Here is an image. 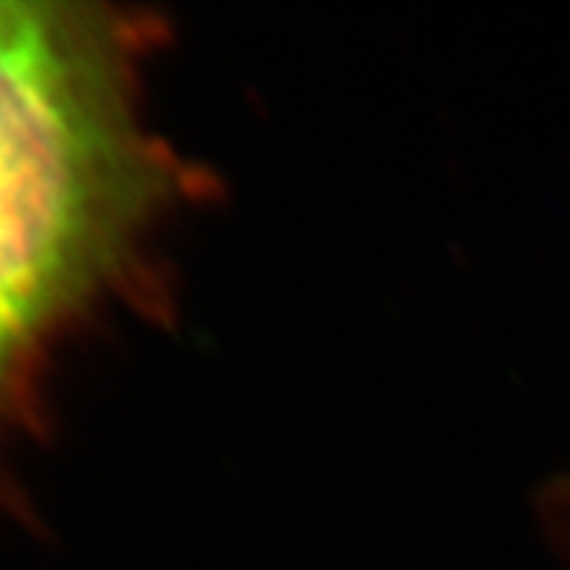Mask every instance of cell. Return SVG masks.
Returning <instances> with one entry per match:
<instances>
[{"label": "cell", "instance_id": "cell-1", "mask_svg": "<svg viewBox=\"0 0 570 570\" xmlns=\"http://www.w3.org/2000/svg\"><path fill=\"white\" fill-rule=\"evenodd\" d=\"M151 23L0 0V387L189 189L140 117Z\"/></svg>", "mask_w": 570, "mask_h": 570}, {"label": "cell", "instance_id": "cell-2", "mask_svg": "<svg viewBox=\"0 0 570 570\" xmlns=\"http://www.w3.org/2000/svg\"><path fill=\"white\" fill-rule=\"evenodd\" d=\"M562 510L564 515H570V487L562 489Z\"/></svg>", "mask_w": 570, "mask_h": 570}]
</instances>
